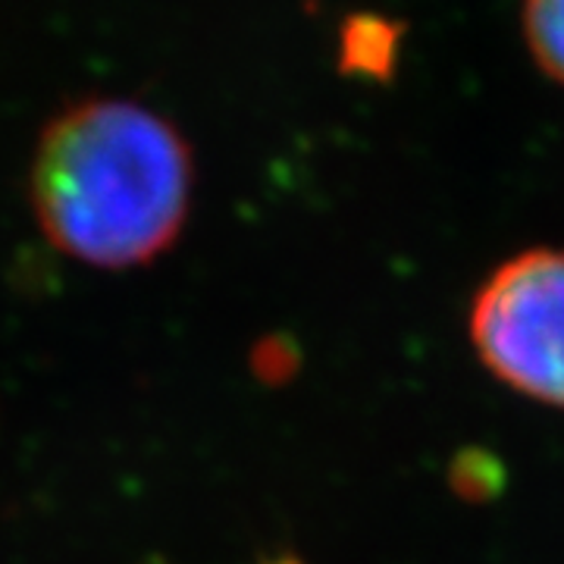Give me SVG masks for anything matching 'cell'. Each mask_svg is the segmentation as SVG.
<instances>
[{"mask_svg": "<svg viewBox=\"0 0 564 564\" xmlns=\"http://www.w3.org/2000/svg\"><path fill=\"white\" fill-rule=\"evenodd\" d=\"M448 480L462 499L486 502L505 486V467L484 448H464L462 455L452 462Z\"/></svg>", "mask_w": 564, "mask_h": 564, "instance_id": "4", "label": "cell"}, {"mask_svg": "<svg viewBox=\"0 0 564 564\" xmlns=\"http://www.w3.org/2000/svg\"><path fill=\"white\" fill-rule=\"evenodd\" d=\"M524 29L545 76L564 85V0H527Z\"/></svg>", "mask_w": 564, "mask_h": 564, "instance_id": "3", "label": "cell"}, {"mask_svg": "<svg viewBox=\"0 0 564 564\" xmlns=\"http://www.w3.org/2000/svg\"><path fill=\"white\" fill-rule=\"evenodd\" d=\"M195 198V154L173 122L126 98H82L41 129L29 204L69 261L132 270L180 242Z\"/></svg>", "mask_w": 564, "mask_h": 564, "instance_id": "1", "label": "cell"}, {"mask_svg": "<svg viewBox=\"0 0 564 564\" xmlns=\"http://www.w3.org/2000/svg\"><path fill=\"white\" fill-rule=\"evenodd\" d=\"M270 564H299V562H292V558H280V562H270Z\"/></svg>", "mask_w": 564, "mask_h": 564, "instance_id": "5", "label": "cell"}, {"mask_svg": "<svg viewBox=\"0 0 564 564\" xmlns=\"http://www.w3.org/2000/svg\"><path fill=\"white\" fill-rule=\"evenodd\" d=\"M470 343L496 380L564 408V248H530L484 282Z\"/></svg>", "mask_w": 564, "mask_h": 564, "instance_id": "2", "label": "cell"}]
</instances>
